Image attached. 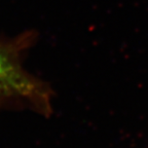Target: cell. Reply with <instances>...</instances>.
Segmentation results:
<instances>
[{"label": "cell", "mask_w": 148, "mask_h": 148, "mask_svg": "<svg viewBox=\"0 0 148 148\" xmlns=\"http://www.w3.org/2000/svg\"><path fill=\"white\" fill-rule=\"evenodd\" d=\"M34 41V33H27L14 43L0 44V104H25L47 113L51 90L46 83L28 73L21 63V51Z\"/></svg>", "instance_id": "cell-1"}]
</instances>
